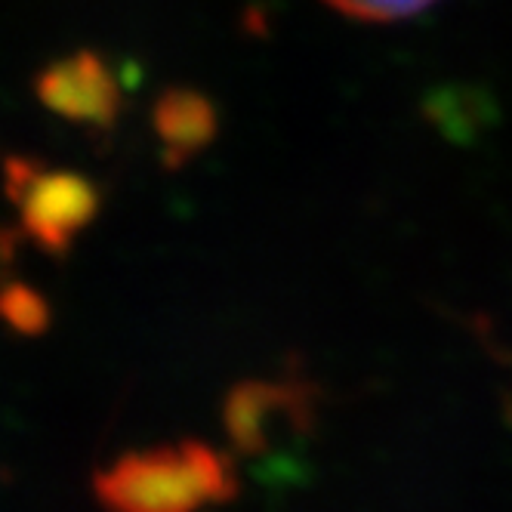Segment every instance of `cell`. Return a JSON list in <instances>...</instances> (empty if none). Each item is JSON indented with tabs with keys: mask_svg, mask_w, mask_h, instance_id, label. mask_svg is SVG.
<instances>
[{
	"mask_svg": "<svg viewBox=\"0 0 512 512\" xmlns=\"http://www.w3.org/2000/svg\"><path fill=\"white\" fill-rule=\"evenodd\" d=\"M102 506L121 512H182L238 497V475L226 454L204 442L158 445L121 454L93 475Z\"/></svg>",
	"mask_w": 512,
	"mask_h": 512,
	"instance_id": "cell-1",
	"label": "cell"
},
{
	"mask_svg": "<svg viewBox=\"0 0 512 512\" xmlns=\"http://www.w3.org/2000/svg\"><path fill=\"white\" fill-rule=\"evenodd\" d=\"M4 192L22 216V232L50 256H65L102 204L90 176L19 155L4 161Z\"/></svg>",
	"mask_w": 512,
	"mask_h": 512,
	"instance_id": "cell-2",
	"label": "cell"
},
{
	"mask_svg": "<svg viewBox=\"0 0 512 512\" xmlns=\"http://www.w3.org/2000/svg\"><path fill=\"white\" fill-rule=\"evenodd\" d=\"M315 420V392L303 383L244 380L229 389L223 423L244 457H266L284 438H300Z\"/></svg>",
	"mask_w": 512,
	"mask_h": 512,
	"instance_id": "cell-3",
	"label": "cell"
},
{
	"mask_svg": "<svg viewBox=\"0 0 512 512\" xmlns=\"http://www.w3.org/2000/svg\"><path fill=\"white\" fill-rule=\"evenodd\" d=\"M34 93L53 115L99 133L118 124L124 105L115 71L93 50H78L47 65L34 81Z\"/></svg>",
	"mask_w": 512,
	"mask_h": 512,
	"instance_id": "cell-4",
	"label": "cell"
},
{
	"mask_svg": "<svg viewBox=\"0 0 512 512\" xmlns=\"http://www.w3.org/2000/svg\"><path fill=\"white\" fill-rule=\"evenodd\" d=\"M155 133L161 139V158L170 170L204 152L219 130L216 105L207 93L192 87H170L155 102Z\"/></svg>",
	"mask_w": 512,
	"mask_h": 512,
	"instance_id": "cell-5",
	"label": "cell"
},
{
	"mask_svg": "<svg viewBox=\"0 0 512 512\" xmlns=\"http://www.w3.org/2000/svg\"><path fill=\"white\" fill-rule=\"evenodd\" d=\"M0 321H7L22 337H38L50 324V306L34 287L7 281L0 284Z\"/></svg>",
	"mask_w": 512,
	"mask_h": 512,
	"instance_id": "cell-6",
	"label": "cell"
},
{
	"mask_svg": "<svg viewBox=\"0 0 512 512\" xmlns=\"http://www.w3.org/2000/svg\"><path fill=\"white\" fill-rule=\"evenodd\" d=\"M324 4L361 22H395L426 10L432 0H324Z\"/></svg>",
	"mask_w": 512,
	"mask_h": 512,
	"instance_id": "cell-7",
	"label": "cell"
}]
</instances>
